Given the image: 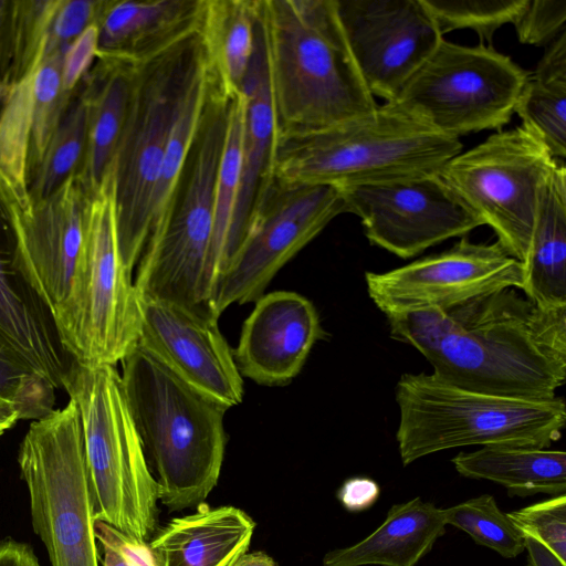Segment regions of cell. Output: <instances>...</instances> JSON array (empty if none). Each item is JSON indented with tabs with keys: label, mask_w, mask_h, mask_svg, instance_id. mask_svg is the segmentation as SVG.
<instances>
[{
	"label": "cell",
	"mask_w": 566,
	"mask_h": 566,
	"mask_svg": "<svg viewBox=\"0 0 566 566\" xmlns=\"http://www.w3.org/2000/svg\"><path fill=\"white\" fill-rule=\"evenodd\" d=\"M406 343L453 385L491 395L549 400L566 378V306L542 307L507 289L448 312L387 316Z\"/></svg>",
	"instance_id": "obj_1"
},
{
	"label": "cell",
	"mask_w": 566,
	"mask_h": 566,
	"mask_svg": "<svg viewBox=\"0 0 566 566\" xmlns=\"http://www.w3.org/2000/svg\"><path fill=\"white\" fill-rule=\"evenodd\" d=\"M275 137L376 111L345 39L336 0H259Z\"/></svg>",
	"instance_id": "obj_2"
},
{
	"label": "cell",
	"mask_w": 566,
	"mask_h": 566,
	"mask_svg": "<svg viewBox=\"0 0 566 566\" xmlns=\"http://www.w3.org/2000/svg\"><path fill=\"white\" fill-rule=\"evenodd\" d=\"M120 364L124 395L159 485V502L170 512L197 507L220 476L228 409L191 387L139 343Z\"/></svg>",
	"instance_id": "obj_3"
},
{
	"label": "cell",
	"mask_w": 566,
	"mask_h": 566,
	"mask_svg": "<svg viewBox=\"0 0 566 566\" xmlns=\"http://www.w3.org/2000/svg\"><path fill=\"white\" fill-rule=\"evenodd\" d=\"M462 150L390 103L335 126L274 137L271 177L337 188L438 175Z\"/></svg>",
	"instance_id": "obj_4"
},
{
	"label": "cell",
	"mask_w": 566,
	"mask_h": 566,
	"mask_svg": "<svg viewBox=\"0 0 566 566\" xmlns=\"http://www.w3.org/2000/svg\"><path fill=\"white\" fill-rule=\"evenodd\" d=\"M403 465L468 446L549 448L562 437L564 399L530 400L470 390L434 374H403L396 386Z\"/></svg>",
	"instance_id": "obj_5"
},
{
	"label": "cell",
	"mask_w": 566,
	"mask_h": 566,
	"mask_svg": "<svg viewBox=\"0 0 566 566\" xmlns=\"http://www.w3.org/2000/svg\"><path fill=\"white\" fill-rule=\"evenodd\" d=\"M62 387L78 408L95 521L147 544L159 528L160 490L119 373L73 360Z\"/></svg>",
	"instance_id": "obj_6"
},
{
	"label": "cell",
	"mask_w": 566,
	"mask_h": 566,
	"mask_svg": "<svg viewBox=\"0 0 566 566\" xmlns=\"http://www.w3.org/2000/svg\"><path fill=\"white\" fill-rule=\"evenodd\" d=\"M212 82L163 223L147 238L134 281L138 297L207 306L214 193L230 102Z\"/></svg>",
	"instance_id": "obj_7"
},
{
	"label": "cell",
	"mask_w": 566,
	"mask_h": 566,
	"mask_svg": "<svg viewBox=\"0 0 566 566\" xmlns=\"http://www.w3.org/2000/svg\"><path fill=\"white\" fill-rule=\"evenodd\" d=\"M202 60L197 33L136 69L111 169L118 248L130 273L148 238L154 187L172 126Z\"/></svg>",
	"instance_id": "obj_8"
},
{
	"label": "cell",
	"mask_w": 566,
	"mask_h": 566,
	"mask_svg": "<svg viewBox=\"0 0 566 566\" xmlns=\"http://www.w3.org/2000/svg\"><path fill=\"white\" fill-rule=\"evenodd\" d=\"M34 533L51 566H101L83 431L74 400L33 421L18 453Z\"/></svg>",
	"instance_id": "obj_9"
},
{
	"label": "cell",
	"mask_w": 566,
	"mask_h": 566,
	"mask_svg": "<svg viewBox=\"0 0 566 566\" xmlns=\"http://www.w3.org/2000/svg\"><path fill=\"white\" fill-rule=\"evenodd\" d=\"M528 75L492 45L464 46L442 39L397 96L385 103L459 139L506 125Z\"/></svg>",
	"instance_id": "obj_10"
},
{
	"label": "cell",
	"mask_w": 566,
	"mask_h": 566,
	"mask_svg": "<svg viewBox=\"0 0 566 566\" xmlns=\"http://www.w3.org/2000/svg\"><path fill=\"white\" fill-rule=\"evenodd\" d=\"M558 160L521 126L451 158L438 176L507 253L523 262L543 192Z\"/></svg>",
	"instance_id": "obj_11"
},
{
	"label": "cell",
	"mask_w": 566,
	"mask_h": 566,
	"mask_svg": "<svg viewBox=\"0 0 566 566\" xmlns=\"http://www.w3.org/2000/svg\"><path fill=\"white\" fill-rule=\"evenodd\" d=\"M139 328V297L118 248L111 170L92 198L83 263L57 335L73 360L116 366L138 343Z\"/></svg>",
	"instance_id": "obj_12"
},
{
	"label": "cell",
	"mask_w": 566,
	"mask_h": 566,
	"mask_svg": "<svg viewBox=\"0 0 566 566\" xmlns=\"http://www.w3.org/2000/svg\"><path fill=\"white\" fill-rule=\"evenodd\" d=\"M343 212L339 188L270 176L240 245L216 281L210 313L219 318L233 303L255 302L274 275Z\"/></svg>",
	"instance_id": "obj_13"
},
{
	"label": "cell",
	"mask_w": 566,
	"mask_h": 566,
	"mask_svg": "<svg viewBox=\"0 0 566 566\" xmlns=\"http://www.w3.org/2000/svg\"><path fill=\"white\" fill-rule=\"evenodd\" d=\"M522 263L495 243L463 237L452 248L387 272H366L370 300L386 315L448 312L493 293L522 287Z\"/></svg>",
	"instance_id": "obj_14"
},
{
	"label": "cell",
	"mask_w": 566,
	"mask_h": 566,
	"mask_svg": "<svg viewBox=\"0 0 566 566\" xmlns=\"http://www.w3.org/2000/svg\"><path fill=\"white\" fill-rule=\"evenodd\" d=\"M339 189L368 241L401 259L483 226L438 175Z\"/></svg>",
	"instance_id": "obj_15"
},
{
	"label": "cell",
	"mask_w": 566,
	"mask_h": 566,
	"mask_svg": "<svg viewBox=\"0 0 566 566\" xmlns=\"http://www.w3.org/2000/svg\"><path fill=\"white\" fill-rule=\"evenodd\" d=\"M336 9L366 87L385 102L443 39L422 0H336Z\"/></svg>",
	"instance_id": "obj_16"
},
{
	"label": "cell",
	"mask_w": 566,
	"mask_h": 566,
	"mask_svg": "<svg viewBox=\"0 0 566 566\" xmlns=\"http://www.w3.org/2000/svg\"><path fill=\"white\" fill-rule=\"evenodd\" d=\"M92 198L74 175L48 198L21 208V268L56 331L69 314L82 268Z\"/></svg>",
	"instance_id": "obj_17"
},
{
	"label": "cell",
	"mask_w": 566,
	"mask_h": 566,
	"mask_svg": "<svg viewBox=\"0 0 566 566\" xmlns=\"http://www.w3.org/2000/svg\"><path fill=\"white\" fill-rule=\"evenodd\" d=\"M138 343L191 387L226 409L239 405L243 379L218 317L207 306L139 297Z\"/></svg>",
	"instance_id": "obj_18"
},
{
	"label": "cell",
	"mask_w": 566,
	"mask_h": 566,
	"mask_svg": "<svg viewBox=\"0 0 566 566\" xmlns=\"http://www.w3.org/2000/svg\"><path fill=\"white\" fill-rule=\"evenodd\" d=\"M17 192L0 169V329L35 374L62 382L73 358L63 347L53 317L28 282L20 263Z\"/></svg>",
	"instance_id": "obj_19"
},
{
	"label": "cell",
	"mask_w": 566,
	"mask_h": 566,
	"mask_svg": "<svg viewBox=\"0 0 566 566\" xmlns=\"http://www.w3.org/2000/svg\"><path fill=\"white\" fill-rule=\"evenodd\" d=\"M324 335L308 298L293 291H273L255 301L243 322L234 361L241 376L259 385H286Z\"/></svg>",
	"instance_id": "obj_20"
},
{
	"label": "cell",
	"mask_w": 566,
	"mask_h": 566,
	"mask_svg": "<svg viewBox=\"0 0 566 566\" xmlns=\"http://www.w3.org/2000/svg\"><path fill=\"white\" fill-rule=\"evenodd\" d=\"M205 0H108L96 59L139 67L199 32Z\"/></svg>",
	"instance_id": "obj_21"
},
{
	"label": "cell",
	"mask_w": 566,
	"mask_h": 566,
	"mask_svg": "<svg viewBox=\"0 0 566 566\" xmlns=\"http://www.w3.org/2000/svg\"><path fill=\"white\" fill-rule=\"evenodd\" d=\"M274 137L275 119L258 1L255 46L242 88L240 185L223 270L240 245L256 199L270 178Z\"/></svg>",
	"instance_id": "obj_22"
},
{
	"label": "cell",
	"mask_w": 566,
	"mask_h": 566,
	"mask_svg": "<svg viewBox=\"0 0 566 566\" xmlns=\"http://www.w3.org/2000/svg\"><path fill=\"white\" fill-rule=\"evenodd\" d=\"M254 521L241 509L210 507L178 516L147 543L158 566H234L250 546Z\"/></svg>",
	"instance_id": "obj_23"
},
{
	"label": "cell",
	"mask_w": 566,
	"mask_h": 566,
	"mask_svg": "<svg viewBox=\"0 0 566 566\" xmlns=\"http://www.w3.org/2000/svg\"><path fill=\"white\" fill-rule=\"evenodd\" d=\"M442 509L417 496L394 504L384 522L354 545L335 548L323 566H417L446 533Z\"/></svg>",
	"instance_id": "obj_24"
},
{
	"label": "cell",
	"mask_w": 566,
	"mask_h": 566,
	"mask_svg": "<svg viewBox=\"0 0 566 566\" xmlns=\"http://www.w3.org/2000/svg\"><path fill=\"white\" fill-rule=\"evenodd\" d=\"M135 66L96 59L82 84L88 101L87 148L81 178L94 196L104 185L126 122Z\"/></svg>",
	"instance_id": "obj_25"
},
{
	"label": "cell",
	"mask_w": 566,
	"mask_h": 566,
	"mask_svg": "<svg viewBox=\"0 0 566 566\" xmlns=\"http://www.w3.org/2000/svg\"><path fill=\"white\" fill-rule=\"evenodd\" d=\"M522 263L523 295L542 307L566 306V167L557 163L543 192Z\"/></svg>",
	"instance_id": "obj_26"
},
{
	"label": "cell",
	"mask_w": 566,
	"mask_h": 566,
	"mask_svg": "<svg viewBox=\"0 0 566 566\" xmlns=\"http://www.w3.org/2000/svg\"><path fill=\"white\" fill-rule=\"evenodd\" d=\"M457 472L504 486L510 496L566 492V453L532 447L488 446L452 458Z\"/></svg>",
	"instance_id": "obj_27"
},
{
	"label": "cell",
	"mask_w": 566,
	"mask_h": 566,
	"mask_svg": "<svg viewBox=\"0 0 566 566\" xmlns=\"http://www.w3.org/2000/svg\"><path fill=\"white\" fill-rule=\"evenodd\" d=\"M258 0H205L199 38L210 76L228 97L242 95L255 46Z\"/></svg>",
	"instance_id": "obj_28"
},
{
	"label": "cell",
	"mask_w": 566,
	"mask_h": 566,
	"mask_svg": "<svg viewBox=\"0 0 566 566\" xmlns=\"http://www.w3.org/2000/svg\"><path fill=\"white\" fill-rule=\"evenodd\" d=\"M514 113L521 127L538 139L555 159L566 157V31L547 48L528 75Z\"/></svg>",
	"instance_id": "obj_29"
},
{
	"label": "cell",
	"mask_w": 566,
	"mask_h": 566,
	"mask_svg": "<svg viewBox=\"0 0 566 566\" xmlns=\"http://www.w3.org/2000/svg\"><path fill=\"white\" fill-rule=\"evenodd\" d=\"M87 120L88 101L81 83L28 187L30 202L48 198L70 177L81 176L87 148Z\"/></svg>",
	"instance_id": "obj_30"
},
{
	"label": "cell",
	"mask_w": 566,
	"mask_h": 566,
	"mask_svg": "<svg viewBox=\"0 0 566 566\" xmlns=\"http://www.w3.org/2000/svg\"><path fill=\"white\" fill-rule=\"evenodd\" d=\"M241 127L242 95L230 102L227 135L217 176L213 237L206 276L208 302L226 264L227 244L240 185Z\"/></svg>",
	"instance_id": "obj_31"
},
{
	"label": "cell",
	"mask_w": 566,
	"mask_h": 566,
	"mask_svg": "<svg viewBox=\"0 0 566 566\" xmlns=\"http://www.w3.org/2000/svg\"><path fill=\"white\" fill-rule=\"evenodd\" d=\"M62 61V55L44 59L31 77V117L27 157L28 187L73 97L63 91Z\"/></svg>",
	"instance_id": "obj_32"
},
{
	"label": "cell",
	"mask_w": 566,
	"mask_h": 566,
	"mask_svg": "<svg viewBox=\"0 0 566 566\" xmlns=\"http://www.w3.org/2000/svg\"><path fill=\"white\" fill-rule=\"evenodd\" d=\"M447 525L467 533L476 544L504 558H516L524 552V535L491 494H481L442 509Z\"/></svg>",
	"instance_id": "obj_33"
},
{
	"label": "cell",
	"mask_w": 566,
	"mask_h": 566,
	"mask_svg": "<svg viewBox=\"0 0 566 566\" xmlns=\"http://www.w3.org/2000/svg\"><path fill=\"white\" fill-rule=\"evenodd\" d=\"M57 3L59 0H14L11 64L3 94L31 77L42 63Z\"/></svg>",
	"instance_id": "obj_34"
},
{
	"label": "cell",
	"mask_w": 566,
	"mask_h": 566,
	"mask_svg": "<svg viewBox=\"0 0 566 566\" xmlns=\"http://www.w3.org/2000/svg\"><path fill=\"white\" fill-rule=\"evenodd\" d=\"M440 34L461 29L478 33L480 43L492 44L494 33L514 23L527 0H422Z\"/></svg>",
	"instance_id": "obj_35"
},
{
	"label": "cell",
	"mask_w": 566,
	"mask_h": 566,
	"mask_svg": "<svg viewBox=\"0 0 566 566\" xmlns=\"http://www.w3.org/2000/svg\"><path fill=\"white\" fill-rule=\"evenodd\" d=\"M54 390L0 329V403L13 406L20 420H36L53 410Z\"/></svg>",
	"instance_id": "obj_36"
},
{
	"label": "cell",
	"mask_w": 566,
	"mask_h": 566,
	"mask_svg": "<svg viewBox=\"0 0 566 566\" xmlns=\"http://www.w3.org/2000/svg\"><path fill=\"white\" fill-rule=\"evenodd\" d=\"M525 535L539 541L566 562V495L560 494L507 513Z\"/></svg>",
	"instance_id": "obj_37"
},
{
	"label": "cell",
	"mask_w": 566,
	"mask_h": 566,
	"mask_svg": "<svg viewBox=\"0 0 566 566\" xmlns=\"http://www.w3.org/2000/svg\"><path fill=\"white\" fill-rule=\"evenodd\" d=\"M107 3L108 0H59L49 29L44 59L63 56L84 31L98 24Z\"/></svg>",
	"instance_id": "obj_38"
},
{
	"label": "cell",
	"mask_w": 566,
	"mask_h": 566,
	"mask_svg": "<svg viewBox=\"0 0 566 566\" xmlns=\"http://www.w3.org/2000/svg\"><path fill=\"white\" fill-rule=\"evenodd\" d=\"M565 0H527L513 24L521 43L539 46L552 43L565 31Z\"/></svg>",
	"instance_id": "obj_39"
},
{
	"label": "cell",
	"mask_w": 566,
	"mask_h": 566,
	"mask_svg": "<svg viewBox=\"0 0 566 566\" xmlns=\"http://www.w3.org/2000/svg\"><path fill=\"white\" fill-rule=\"evenodd\" d=\"M95 535L102 548L101 566H158L147 544L134 541L103 522L95 521Z\"/></svg>",
	"instance_id": "obj_40"
},
{
	"label": "cell",
	"mask_w": 566,
	"mask_h": 566,
	"mask_svg": "<svg viewBox=\"0 0 566 566\" xmlns=\"http://www.w3.org/2000/svg\"><path fill=\"white\" fill-rule=\"evenodd\" d=\"M97 54V24L84 31L66 50L62 61V86L66 95L73 96L87 75Z\"/></svg>",
	"instance_id": "obj_41"
},
{
	"label": "cell",
	"mask_w": 566,
	"mask_h": 566,
	"mask_svg": "<svg viewBox=\"0 0 566 566\" xmlns=\"http://www.w3.org/2000/svg\"><path fill=\"white\" fill-rule=\"evenodd\" d=\"M379 484L368 476H352L343 482L336 495L342 506L350 513L370 509L379 499Z\"/></svg>",
	"instance_id": "obj_42"
},
{
	"label": "cell",
	"mask_w": 566,
	"mask_h": 566,
	"mask_svg": "<svg viewBox=\"0 0 566 566\" xmlns=\"http://www.w3.org/2000/svg\"><path fill=\"white\" fill-rule=\"evenodd\" d=\"M13 6L14 0H0V96L11 64Z\"/></svg>",
	"instance_id": "obj_43"
},
{
	"label": "cell",
	"mask_w": 566,
	"mask_h": 566,
	"mask_svg": "<svg viewBox=\"0 0 566 566\" xmlns=\"http://www.w3.org/2000/svg\"><path fill=\"white\" fill-rule=\"evenodd\" d=\"M0 566H41L32 547L13 538L0 542Z\"/></svg>",
	"instance_id": "obj_44"
},
{
	"label": "cell",
	"mask_w": 566,
	"mask_h": 566,
	"mask_svg": "<svg viewBox=\"0 0 566 566\" xmlns=\"http://www.w3.org/2000/svg\"><path fill=\"white\" fill-rule=\"evenodd\" d=\"M524 535V551L527 553V566H566L553 551L530 535Z\"/></svg>",
	"instance_id": "obj_45"
},
{
	"label": "cell",
	"mask_w": 566,
	"mask_h": 566,
	"mask_svg": "<svg viewBox=\"0 0 566 566\" xmlns=\"http://www.w3.org/2000/svg\"><path fill=\"white\" fill-rule=\"evenodd\" d=\"M234 566H277L268 554L263 552L245 553Z\"/></svg>",
	"instance_id": "obj_46"
},
{
	"label": "cell",
	"mask_w": 566,
	"mask_h": 566,
	"mask_svg": "<svg viewBox=\"0 0 566 566\" xmlns=\"http://www.w3.org/2000/svg\"><path fill=\"white\" fill-rule=\"evenodd\" d=\"M18 420H20V416L13 406L0 403V436L9 430Z\"/></svg>",
	"instance_id": "obj_47"
}]
</instances>
